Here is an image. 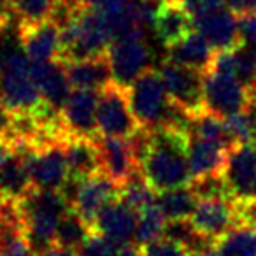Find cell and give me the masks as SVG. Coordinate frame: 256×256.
I'll use <instances>...</instances> for the list:
<instances>
[{"label":"cell","mask_w":256,"mask_h":256,"mask_svg":"<svg viewBox=\"0 0 256 256\" xmlns=\"http://www.w3.org/2000/svg\"><path fill=\"white\" fill-rule=\"evenodd\" d=\"M142 252L144 256H192L186 248L165 237L142 246Z\"/></svg>","instance_id":"d6a6232c"},{"label":"cell","mask_w":256,"mask_h":256,"mask_svg":"<svg viewBox=\"0 0 256 256\" xmlns=\"http://www.w3.org/2000/svg\"><path fill=\"white\" fill-rule=\"evenodd\" d=\"M65 0H9L11 12L20 26L37 25L54 18Z\"/></svg>","instance_id":"484cf974"},{"label":"cell","mask_w":256,"mask_h":256,"mask_svg":"<svg viewBox=\"0 0 256 256\" xmlns=\"http://www.w3.org/2000/svg\"><path fill=\"white\" fill-rule=\"evenodd\" d=\"M221 256H256V230L235 226L216 242Z\"/></svg>","instance_id":"4316f807"},{"label":"cell","mask_w":256,"mask_h":256,"mask_svg":"<svg viewBox=\"0 0 256 256\" xmlns=\"http://www.w3.org/2000/svg\"><path fill=\"white\" fill-rule=\"evenodd\" d=\"M0 204H2V195H0Z\"/></svg>","instance_id":"7dc6e473"},{"label":"cell","mask_w":256,"mask_h":256,"mask_svg":"<svg viewBox=\"0 0 256 256\" xmlns=\"http://www.w3.org/2000/svg\"><path fill=\"white\" fill-rule=\"evenodd\" d=\"M20 39L32 64L62 60V30L54 22L20 26Z\"/></svg>","instance_id":"9a60e30c"},{"label":"cell","mask_w":256,"mask_h":256,"mask_svg":"<svg viewBox=\"0 0 256 256\" xmlns=\"http://www.w3.org/2000/svg\"><path fill=\"white\" fill-rule=\"evenodd\" d=\"M162 2H179V0H162Z\"/></svg>","instance_id":"f6af8a7d"},{"label":"cell","mask_w":256,"mask_h":256,"mask_svg":"<svg viewBox=\"0 0 256 256\" xmlns=\"http://www.w3.org/2000/svg\"><path fill=\"white\" fill-rule=\"evenodd\" d=\"M64 146L70 179L84 181L102 174V158L96 139L65 137Z\"/></svg>","instance_id":"ffe728a7"},{"label":"cell","mask_w":256,"mask_h":256,"mask_svg":"<svg viewBox=\"0 0 256 256\" xmlns=\"http://www.w3.org/2000/svg\"><path fill=\"white\" fill-rule=\"evenodd\" d=\"M214 54H216V51L210 48V44L198 32L188 34L184 39L167 48L168 62L182 65V67L195 68V70H200L204 74L209 72Z\"/></svg>","instance_id":"cb8c5ba5"},{"label":"cell","mask_w":256,"mask_h":256,"mask_svg":"<svg viewBox=\"0 0 256 256\" xmlns=\"http://www.w3.org/2000/svg\"><path fill=\"white\" fill-rule=\"evenodd\" d=\"M124 246H120L118 242L104 237V235L92 232L90 237L82 242V246L78 249L79 256H118Z\"/></svg>","instance_id":"1f68e13d"},{"label":"cell","mask_w":256,"mask_h":256,"mask_svg":"<svg viewBox=\"0 0 256 256\" xmlns=\"http://www.w3.org/2000/svg\"><path fill=\"white\" fill-rule=\"evenodd\" d=\"M11 20H12V12H11V4H9V0H0V28L9 25Z\"/></svg>","instance_id":"ab89813d"},{"label":"cell","mask_w":256,"mask_h":256,"mask_svg":"<svg viewBox=\"0 0 256 256\" xmlns=\"http://www.w3.org/2000/svg\"><path fill=\"white\" fill-rule=\"evenodd\" d=\"M196 32L210 44L214 51H230L238 44V16L228 8L193 22Z\"/></svg>","instance_id":"d6986e66"},{"label":"cell","mask_w":256,"mask_h":256,"mask_svg":"<svg viewBox=\"0 0 256 256\" xmlns=\"http://www.w3.org/2000/svg\"><path fill=\"white\" fill-rule=\"evenodd\" d=\"M156 204L164 212V216L167 218V221H186L192 220L193 212L198 206V196L188 184L182 188L158 193Z\"/></svg>","instance_id":"d4e9b609"},{"label":"cell","mask_w":256,"mask_h":256,"mask_svg":"<svg viewBox=\"0 0 256 256\" xmlns=\"http://www.w3.org/2000/svg\"><path fill=\"white\" fill-rule=\"evenodd\" d=\"M252 144H256V132H254V137H252Z\"/></svg>","instance_id":"bcb514c9"},{"label":"cell","mask_w":256,"mask_h":256,"mask_svg":"<svg viewBox=\"0 0 256 256\" xmlns=\"http://www.w3.org/2000/svg\"><path fill=\"white\" fill-rule=\"evenodd\" d=\"M224 4L237 16L256 12V0H224Z\"/></svg>","instance_id":"8d00e7d4"},{"label":"cell","mask_w":256,"mask_h":256,"mask_svg":"<svg viewBox=\"0 0 256 256\" xmlns=\"http://www.w3.org/2000/svg\"><path fill=\"white\" fill-rule=\"evenodd\" d=\"M235 214H237V226H246L256 230V198L234 202Z\"/></svg>","instance_id":"d590c367"},{"label":"cell","mask_w":256,"mask_h":256,"mask_svg":"<svg viewBox=\"0 0 256 256\" xmlns=\"http://www.w3.org/2000/svg\"><path fill=\"white\" fill-rule=\"evenodd\" d=\"M25 223V240L28 248L40 256L44 251L56 246V230L62 218L70 210L62 192L32 190L18 202Z\"/></svg>","instance_id":"7a4b0ae2"},{"label":"cell","mask_w":256,"mask_h":256,"mask_svg":"<svg viewBox=\"0 0 256 256\" xmlns=\"http://www.w3.org/2000/svg\"><path fill=\"white\" fill-rule=\"evenodd\" d=\"M34 190L25 148H14L12 154L0 165V195L2 200L20 202Z\"/></svg>","instance_id":"44dd1931"},{"label":"cell","mask_w":256,"mask_h":256,"mask_svg":"<svg viewBox=\"0 0 256 256\" xmlns=\"http://www.w3.org/2000/svg\"><path fill=\"white\" fill-rule=\"evenodd\" d=\"M249 92L230 74L206 72L204 74V110L220 120L244 112Z\"/></svg>","instance_id":"ba28073f"},{"label":"cell","mask_w":256,"mask_h":256,"mask_svg":"<svg viewBox=\"0 0 256 256\" xmlns=\"http://www.w3.org/2000/svg\"><path fill=\"white\" fill-rule=\"evenodd\" d=\"M11 123H12V114L8 109L4 98L0 95V139L8 140L9 132H11Z\"/></svg>","instance_id":"74e56055"},{"label":"cell","mask_w":256,"mask_h":256,"mask_svg":"<svg viewBox=\"0 0 256 256\" xmlns=\"http://www.w3.org/2000/svg\"><path fill=\"white\" fill-rule=\"evenodd\" d=\"M238 42L256 50V12L238 16Z\"/></svg>","instance_id":"e575fe53"},{"label":"cell","mask_w":256,"mask_h":256,"mask_svg":"<svg viewBox=\"0 0 256 256\" xmlns=\"http://www.w3.org/2000/svg\"><path fill=\"white\" fill-rule=\"evenodd\" d=\"M64 64L67 68V78L72 90L100 92L112 82V72H110L107 54L78 62H64Z\"/></svg>","instance_id":"7402d4cb"},{"label":"cell","mask_w":256,"mask_h":256,"mask_svg":"<svg viewBox=\"0 0 256 256\" xmlns=\"http://www.w3.org/2000/svg\"><path fill=\"white\" fill-rule=\"evenodd\" d=\"M62 62H78L107 54L110 44L106 14L76 8L60 26Z\"/></svg>","instance_id":"277c9868"},{"label":"cell","mask_w":256,"mask_h":256,"mask_svg":"<svg viewBox=\"0 0 256 256\" xmlns=\"http://www.w3.org/2000/svg\"><path fill=\"white\" fill-rule=\"evenodd\" d=\"M160 76L164 79L170 100L182 110L195 116L204 110V72L195 68L182 67L165 60L160 67Z\"/></svg>","instance_id":"9c48e42d"},{"label":"cell","mask_w":256,"mask_h":256,"mask_svg":"<svg viewBox=\"0 0 256 256\" xmlns=\"http://www.w3.org/2000/svg\"><path fill=\"white\" fill-rule=\"evenodd\" d=\"M102 158V174L114 184L121 186L132 179L139 170L134 148L130 139H114V137H96Z\"/></svg>","instance_id":"5bb4252c"},{"label":"cell","mask_w":256,"mask_h":256,"mask_svg":"<svg viewBox=\"0 0 256 256\" xmlns=\"http://www.w3.org/2000/svg\"><path fill=\"white\" fill-rule=\"evenodd\" d=\"M0 256H37V254L28 248L26 240H23L20 244H14L12 248L6 249V251H0Z\"/></svg>","instance_id":"f35d334b"},{"label":"cell","mask_w":256,"mask_h":256,"mask_svg":"<svg viewBox=\"0 0 256 256\" xmlns=\"http://www.w3.org/2000/svg\"><path fill=\"white\" fill-rule=\"evenodd\" d=\"M118 256H144V252H142V248H139V246L128 244V246H124V248L121 249Z\"/></svg>","instance_id":"7bdbcfd3"},{"label":"cell","mask_w":256,"mask_h":256,"mask_svg":"<svg viewBox=\"0 0 256 256\" xmlns=\"http://www.w3.org/2000/svg\"><path fill=\"white\" fill-rule=\"evenodd\" d=\"M40 256H79L76 249H68L64 248V246H53L48 251H44Z\"/></svg>","instance_id":"60d3db41"},{"label":"cell","mask_w":256,"mask_h":256,"mask_svg":"<svg viewBox=\"0 0 256 256\" xmlns=\"http://www.w3.org/2000/svg\"><path fill=\"white\" fill-rule=\"evenodd\" d=\"M120 200L128 206L130 209H134L137 214L140 210L148 209L153 204H156L154 198V190L148 184V181L144 179V176L140 172H137L132 179H128L123 186L120 188Z\"/></svg>","instance_id":"f546056e"},{"label":"cell","mask_w":256,"mask_h":256,"mask_svg":"<svg viewBox=\"0 0 256 256\" xmlns=\"http://www.w3.org/2000/svg\"><path fill=\"white\" fill-rule=\"evenodd\" d=\"M96 128L98 137L130 139L139 130L136 116L128 100V88L110 82L98 93L96 106Z\"/></svg>","instance_id":"5b68a950"},{"label":"cell","mask_w":256,"mask_h":256,"mask_svg":"<svg viewBox=\"0 0 256 256\" xmlns=\"http://www.w3.org/2000/svg\"><path fill=\"white\" fill-rule=\"evenodd\" d=\"M137 218L139 214L136 210L124 206L121 200H116L100 210L98 216L93 220L92 230L120 246H128L130 242H136Z\"/></svg>","instance_id":"2e32d148"},{"label":"cell","mask_w":256,"mask_h":256,"mask_svg":"<svg viewBox=\"0 0 256 256\" xmlns=\"http://www.w3.org/2000/svg\"><path fill=\"white\" fill-rule=\"evenodd\" d=\"M98 93L93 90H72L62 109V124L67 137L96 139V106Z\"/></svg>","instance_id":"7c38bea8"},{"label":"cell","mask_w":256,"mask_h":256,"mask_svg":"<svg viewBox=\"0 0 256 256\" xmlns=\"http://www.w3.org/2000/svg\"><path fill=\"white\" fill-rule=\"evenodd\" d=\"M179 2L190 12L193 22L204 18V16L212 14V12L224 8V0H179Z\"/></svg>","instance_id":"836d02e7"},{"label":"cell","mask_w":256,"mask_h":256,"mask_svg":"<svg viewBox=\"0 0 256 256\" xmlns=\"http://www.w3.org/2000/svg\"><path fill=\"white\" fill-rule=\"evenodd\" d=\"M130 142L140 174L154 192H168L192 182L188 134L172 128H139Z\"/></svg>","instance_id":"6da1fadb"},{"label":"cell","mask_w":256,"mask_h":256,"mask_svg":"<svg viewBox=\"0 0 256 256\" xmlns=\"http://www.w3.org/2000/svg\"><path fill=\"white\" fill-rule=\"evenodd\" d=\"M223 179L234 202L256 198V144H235L228 151Z\"/></svg>","instance_id":"30bf717a"},{"label":"cell","mask_w":256,"mask_h":256,"mask_svg":"<svg viewBox=\"0 0 256 256\" xmlns=\"http://www.w3.org/2000/svg\"><path fill=\"white\" fill-rule=\"evenodd\" d=\"M128 100L140 128H176L182 118V109L170 100L160 70L154 68L128 86Z\"/></svg>","instance_id":"3957f363"},{"label":"cell","mask_w":256,"mask_h":256,"mask_svg":"<svg viewBox=\"0 0 256 256\" xmlns=\"http://www.w3.org/2000/svg\"><path fill=\"white\" fill-rule=\"evenodd\" d=\"M64 140L50 142L40 148H25L26 162H28L30 179H32L34 190L40 192H62L68 181V165L65 156Z\"/></svg>","instance_id":"52a82bcc"},{"label":"cell","mask_w":256,"mask_h":256,"mask_svg":"<svg viewBox=\"0 0 256 256\" xmlns=\"http://www.w3.org/2000/svg\"><path fill=\"white\" fill-rule=\"evenodd\" d=\"M112 82L128 88L137 78L151 68V50L144 39L120 40L110 44L107 51Z\"/></svg>","instance_id":"8fae6325"},{"label":"cell","mask_w":256,"mask_h":256,"mask_svg":"<svg viewBox=\"0 0 256 256\" xmlns=\"http://www.w3.org/2000/svg\"><path fill=\"white\" fill-rule=\"evenodd\" d=\"M193 18L181 2H164L156 14L153 32L162 44L172 46L193 32Z\"/></svg>","instance_id":"603a6c76"},{"label":"cell","mask_w":256,"mask_h":256,"mask_svg":"<svg viewBox=\"0 0 256 256\" xmlns=\"http://www.w3.org/2000/svg\"><path fill=\"white\" fill-rule=\"evenodd\" d=\"M234 56V78L248 92L256 90V50L238 44L232 50Z\"/></svg>","instance_id":"4dcf8cb0"},{"label":"cell","mask_w":256,"mask_h":256,"mask_svg":"<svg viewBox=\"0 0 256 256\" xmlns=\"http://www.w3.org/2000/svg\"><path fill=\"white\" fill-rule=\"evenodd\" d=\"M32 76L42 96V102L54 112L62 114V109L72 92L64 62L54 60L46 64H32Z\"/></svg>","instance_id":"e0dca14e"},{"label":"cell","mask_w":256,"mask_h":256,"mask_svg":"<svg viewBox=\"0 0 256 256\" xmlns=\"http://www.w3.org/2000/svg\"><path fill=\"white\" fill-rule=\"evenodd\" d=\"M12 151H14V148H12V144L9 142V140L0 139V165L4 164V162L11 156Z\"/></svg>","instance_id":"b9f144b4"},{"label":"cell","mask_w":256,"mask_h":256,"mask_svg":"<svg viewBox=\"0 0 256 256\" xmlns=\"http://www.w3.org/2000/svg\"><path fill=\"white\" fill-rule=\"evenodd\" d=\"M62 193L67 198L70 209L76 210L90 226L100 210L106 209L109 204L120 200V186L114 184L104 174L84 179V181L68 178Z\"/></svg>","instance_id":"8992f818"},{"label":"cell","mask_w":256,"mask_h":256,"mask_svg":"<svg viewBox=\"0 0 256 256\" xmlns=\"http://www.w3.org/2000/svg\"><path fill=\"white\" fill-rule=\"evenodd\" d=\"M228 148L216 140L206 139V137L190 134L188 136V164L192 172V181L209 176L223 174L224 164H226Z\"/></svg>","instance_id":"ac0fdd59"},{"label":"cell","mask_w":256,"mask_h":256,"mask_svg":"<svg viewBox=\"0 0 256 256\" xmlns=\"http://www.w3.org/2000/svg\"><path fill=\"white\" fill-rule=\"evenodd\" d=\"M192 256H221V252L216 249V246H212V248L206 249V251L195 252V254H192Z\"/></svg>","instance_id":"ee69618b"},{"label":"cell","mask_w":256,"mask_h":256,"mask_svg":"<svg viewBox=\"0 0 256 256\" xmlns=\"http://www.w3.org/2000/svg\"><path fill=\"white\" fill-rule=\"evenodd\" d=\"M190 221L200 235H204L212 242H218L223 235H226L228 232L237 226L234 200H198V206H196Z\"/></svg>","instance_id":"4fadbf2b"},{"label":"cell","mask_w":256,"mask_h":256,"mask_svg":"<svg viewBox=\"0 0 256 256\" xmlns=\"http://www.w3.org/2000/svg\"><path fill=\"white\" fill-rule=\"evenodd\" d=\"M92 232H93L92 226H90L76 210L70 209L62 218L60 224H58L56 246H64V248L76 249V251H78L82 246V242L90 237Z\"/></svg>","instance_id":"f1b7e54d"},{"label":"cell","mask_w":256,"mask_h":256,"mask_svg":"<svg viewBox=\"0 0 256 256\" xmlns=\"http://www.w3.org/2000/svg\"><path fill=\"white\" fill-rule=\"evenodd\" d=\"M165 226H167V218L164 216L158 204H153L148 209L140 210L137 218V234L134 244L142 248L146 244L158 240L165 235Z\"/></svg>","instance_id":"83f0119b"}]
</instances>
